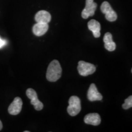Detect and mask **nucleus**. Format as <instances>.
Wrapping results in <instances>:
<instances>
[{"mask_svg":"<svg viewBox=\"0 0 132 132\" xmlns=\"http://www.w3.org/2000/svg\"><path fill=\"white\" fill-rule=\"evenodd\" d=\"M62 68L57 60H53L50 62L48 67L46 77L48 81L55 82L61 77Z\"/></svg>","mask_w":132,"mask_h":132,"instance_id":"nucleus-1","label":"nucleus"},{"mask_svg":"<svg viewBox=\"0 0 132 132\" xmlns=\"http://www.w3.org/2000/svg\"><path fill=\"white\" fill-rule=\"evenodd\" d=\"M80 99L77 96H72L69 100V106L67 107V112L71 116H75L80 113L81 111Z\"/></svg>","mask_w":132,"mask_h":132,"instance_id":"nucleus-2","label":"nucleus"},{"mask_svg":"<svg viewBox=\"0 0 132 132\" xmlns=\"http://www.w3.org/2000/svg\"><path fill=\"white\" fill-rule=\"evenodd\" d=\"M95 70V66L93 64L83 61H80L78 62V71L80 75L86 77L94 73Z\"/></svg>","mask_w":132,"mask_h":132,"instance_id":"nucleus-3","label":"nucleus"},{"mask_svg":"<svg viewBox=\"0 0 132 132\" xmlns=\"http://www.w3.org/2000/svg\"><path fill=\"white\" fill-rule=\"evenodd\" d=\"M102 12L105 14V18L109 21H114L116 20L118 15L114 10L112 9L111 5L107 1H104L100 7Z\"/></svg>","mask_w":132,"mask_h":132,"instance_id":"nucleus-4","label":"nucleus"},{"mask_svg":"<svg viewBox=\"0 0 132 132\" xmlns=\"http://www.w3.org/2000/svg\"><path fill=\"white\" fill-rule=\"evenodd\" d=\"M26 95L31 100V103L34 106V108L37 111H40L44 108V105L38 99L37 93L33 89L29 88L26 90Z\"/></svg>","mask_w":132,"mask_h":132,"instance_id":"nucleus-5","label":"nucleus"},{"mask_svg":"<svg viewBox=\"0 0 132 132\" xmlns=\"http://www.w3.org/2000/svg\"><path fill=\"white\" fill-rule=\"evenodd\" d=\"M97 4L94 0H86L85 8L82 10L81 16L84 19H88L89 16H93L97 9Z\"/></svg>","mask_w":132,"mask_h":132,"instance_id":"nucleus-6","label":"nucleus"},{"mask_svg":"<svg viewBox=\"0 0 132 132\" xmlns=\"http://www.w3.org/2000/svg\"><path fill=\"white\" fill-rule=\"evenodd\" d=\"M23 102L21 98L16 97L14 98V101L9 105L8 108V112L11 115H17L21 112L22 108Z\"/></svg>","mask_w":132,"mask_h":132,"instance_id":"nucleus-7","label":"nucleus"},{"mask_svg":"<svg viewBox=\"0 0 132 132\" xmlns=\"http://www.w3.org/2000/svg\"><path fill=\"white\" fill-rule=\"evenodd\" d=\"M103 96L100 93H99L97 90L95 84L92 83L90 85L87 92V98L90 102L99 101L102 100Z\"/></svg>","mask_w":132,"mask_h":132,"instance_id":"nucleus-8","label":"nucleus"},{"mask_svg":"<svg viewBox=\"0 0 132 132\" xmlns=\"http://www.w3.org/2000/svg\"><path fill=\"white\" fill-rule=\"evenodd\" d=\"M49 28L48 23H37L33 26L32 32L34 35L40 37L45 34Z\"/></svg>","mask_w":132,"mask_h":132,"instance_id":"nucleus-9","label":"nucleus"},{"mask_svg":"<svg viewBox=\"0 0 132 132\" xmlns=\"http://www.w3.org/2000/svg\"><path fill=\"white\" fill-rule=\"evenodd\" d=\"M84 122L87 124L97 126L101 122L100 115L97 113H90L87 114L84 118Z\"/></svg>","mask_w":132,"mask_h":132,"instance_id":"nucleus-10","label":"nucleus"},{"mask_svg":"<svg viewBox=\"0 0 132 132\" xmlns=\"http://www.w3.org/2000/svg\"><path fill=\"white\" fill-rule=\"evenodd\" d=\"M52 19V16L48 12L45 11H39L35 15V20L37 23H48Z\"/></svg>","mask_w":132,"mask_h":132,"instance_id":"nucleus-11","label":"nucleus"},{"mask_svg":"<svg viewBox=\"0 0 132 132\" xmlns=\"http://www.w3.org/2000/svg\"><path fill=\"white\" fill-rule=\"evenodd\" d=\"M103 42L105 44V48L109 52H113L115 50L116 44L114 42L113 40V37H112V34L110 32H106L105 34L103 37Z\"/></svg>","mask_w":132,"mask_h":132,"instance_id":"nucleus-12","label":"nucleus"},{"mask_svg":"<svg viewBox=\"0 0 132 132\" xmlns=\"http://www.w3.org/2000/svg\"><path fill=\"white\" fill-rule=\"evenodd\" d=\"M88 28L91 31L93 35L95 38H98L100 36V24L98 21L95 20H91L87 23Z\"/></svg>","mask_w":132,"mask_h":132,"instance_id":"nucleus-13","label":"nucleus"},{"mask_svg":"<svg viewBox=\"0 0 132 132\" xmlns=\"http://www.w3.org/2000/svg\"><path fill=\"white\" fill-rule=\"evenodd\" d=\"M132 107V95H130L125 100L124 103L122 105V108L124 110H128Z\"/></svg>","mask_w":132,"mask_h":132,"instance_id":"nucleus-14","label":"nucleus"},{"mask_svg":"<svg viewBox=\"0 0 132 132\" xmlns=\"http://www.w3.org/2000/svg\"><path fill=\"white\" fill-rule=\"evenodd\" d=\"M6 44H7V41L4 40V39H2L0 37V48L4 47Z\"/></svg>","mask_w":132,"mask_h":132,"instance_id":"nucleus-15","label":"nucleus"},{"mask_svg":"<svg viewBox=\"0 0 132 132\" xmlns=\"http://www.w3.org/2000/svg\"><path fill=\"white\" fill-rule=\"evenodd\" d=\"M3 128V123H2V122L0 120V130Z\"/></svg>","mask_w":132,"mask_h":132,"instance_id":"nucleus-16","label":"nucleus"},{"mask_svg":"<svg viewBox=\"0 0 132 132\" xmlns=\"http://www.w3.org/2000/svg\"><path fill=\"white\" fill-rule=\"evenodd\" d=\"M131 72H132V69H131Z\"/></svg>","mask_w":132,"mask_h":132,"instance_id":"nucleus-17","label":"nucleus"}]
</instances>
